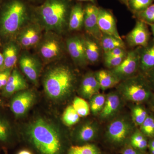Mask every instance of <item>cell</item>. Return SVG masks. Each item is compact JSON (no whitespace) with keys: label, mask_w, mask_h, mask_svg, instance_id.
I'll return each mask as SVG.
<instances>
[{"label":"cell","mask_w":154,"mask_h":154,"mask_svg":"<svg viewBox=\"0 0 154 154\" xmlns=\"http://www.w3.org/2000/svg\"><path fill=\"white\" fill-rule=\"evenodd\" d=\"M141 126L143 134L149 137H154V118L152 116H148Z\"/></svg>","instance_id":"cell-34"},{"label":"cell","mask_w":154,"mask_h":154,"mask_svg":"<svg viewBox=\"0 0 154 154\" xmlns=\"http://www.w3.org/2000/svg\"><path fill=\"white\" fill-rule=\"evenodd\" d=\"M28 85L23 75L17 68L13 69L8 82L3 88L2 95L9 97L20 91L27 90Z\"/></svg>","instance_id":"cell-14"},{"label":"cell","mask_w":154,"mask_h":154,"mask_svg":"<svg viewBox=\"0 0 154 154\" xmlns=\"http://www.w3.org/2000/svg\"><path fill=\"white\" fill-rule=\"evenodd\" d=\"M13 96L10 107L17 117H22L26 114L34 104L36 99L35 93L28 89L18 92Z\"/></svg>","instance_id":"cell-9"},{"label":"cell","mask_w":154,"mask_h":154,"mask_svg":"<svg viewBox=\"0 0 154 154\" xmlns=\"http://www.w3.org/2000/svg\"><path fill=\"white\" fill-rule=\"evenodd\" d=\"M96 79L102 90L112 88L119 83L120 79L111 71L102 70L95 74Z\"/></svg>","instance_id":"cell-21"},{"label":"cell","mask_w":154,"mask_h":154,"mask_svg":"<svg viewBox=\"0 0 154 154\" xmlns=\"http://www.w3.org/2000/svg\"><path fill=\"white\" fill-rule=\"evenodd\" d=\"M85 19V10L82 6L77 4L71 9L69 16L68 29L69 30H79L83 27Z\"/></svg>","instance_id":"cell-20"},{"label":"cell","mask_w":154,"mask_h":154,"mask_svg":"<svg viewBox=\"0 0 154 154\" xmlns=\"http://www.w3.org/2000/svg\"><path fill=\"white\" fill-rule=\"evenodd\" d=\"M29 1H33V2H35V1H37V0H29Z\"/></svg>","instance_id":"cell-50"},{"label":"cell","mask_w":154,"mask_h":154,"mask_svg":"<svg viewBox=\"0 0 154 154\" xmlns=\"http://www.w3.org/2000/svg\"><path fill=\"white\" fill-rule=\"evenodd\" d=\"M123 154H138L137 152L132 148H128L124 150Z\"/></svg>","instance_id":"cell-41"},{"label":"cell","mask_w":154,"mask_h":154,"mask_svg":"<svg viewBox=\"0 0 154 154\" xmlns=\"http://www.w3.org/2000/svg\"><path fill=\"white\" fill-rule=\"evenodd\" d=\"M149 26H150L151 28L152 32L153 35V42H154V24H149Z\"/></svg>","instance_id":"cell-45"},{"label":"cell","mask_w":154,"mask_h":154,"mask_svg":"<svg viewBox=\"0 0 154 154\" xmlns=\"http://www.w3.org/2000/svg\"><path fill=\"white\" fill-rule=\"evenodd\" d=\"M146 79L151 88H154V67L144 74Z\"/></svg>","instance_id":"cell-38"},{"label":"cell","mask_w":154,"mask_h":154,"mask_svg":"<svg viewBox=\"0 0 154 154\" xmlns=\"http://www.w3.org/2000/svg\"><path fill=\"white\" fill-rule=\"evenodd\" d=\"M101 45L104 53L112 50L116 48L120 47L125 48V45L122 39H119L114 36L103 34L101 40Z\"/></svg>","instance_id":"cell-24"},{"label":"cell","mask_w":154,"mask_h":154,"mask_svg":"<svg viewBox=\"0 0 154 154\" xmlns=\"http://www.w3.org/2000/svg\"><path fill=\"white\" fill-rule=\"evenodd\" d=\"M145 138L144 135L140 132H136L131 137V143L132 146H134L138 143Z\"/></svg>","instance_id":"cell-39"},{"label":"cell","mask_w":154,"mask_h":154,"mask_svg":"<svg viewBox=\"0 0 154 154\" xmlns=\"http://www.w3.org/2000/svg\"><path fill=\"white\" fill-rule=\"evenodd\" d=\"M44 32V28L33 17V19L20 31L16 40L21 49L28 50L36 47Z\"/></svg>","instance_id":"cell-7"},{"label":"cell","mask_w":154,"mask_h":154,"mask_svg":"<svg viewBox=\"0 0 154 154\" xmlns=\"http://www.w3.org/2000/svg\"><path fill=\"white\" fill-rule=\"evenodd\" d=\"M70 11L68 0H45L36 8L33 15L45 31H52L61 35L68 29Z\"/></svg>","instance_id":"cell-3"},{"label":"cell","mask_w":154,"mask_h":154,"mask_svg":"<svg viewBox=\"0 0 154 154\" xmlns=\"http://www.w3.org/2000/svg\"><path fill=\"white\" fill-rule=\"evenodd\" d=\"M4 69V58L2 54L0 52V71Z\"/></svg>","instance_id":"cell-42"},{"label":"cell","mask_w":154,"mask_h":154,"mask_svg":"<svg viewBox=\"0 0 154 154\" xmlns=\"http://www.w3.org/2000/svg\"><path fill=\"white\" fill-rule=\"evenodd\" d=\"M79 1H88V2H91L92 3L95 2V0H77Z\"/></svg>","instance_id":"cell-48"},{"label":"cell","mask_w":154,"mask_h":154,"mask_svg":"<svg viewBox=\"0 0 154 154\" xmlns=\"http://www.w3.org/2000/svg\"><path fill=\"white\" fill-rule=\"evenodd\" d=\"M5 105V103L3 102V100L0 98V106H4Z\"/></svg>","instance_id":"cell-47"},{"label":"cell","mask_w":154,"mask_h":154,"mask_svg":"<svg viewBox=\"0 0 154 154\" xmlns=\"http://www.w3.org/2000/svg\"><path fill=\"white\" fill-rule=\"evenodd\" d=\"M136 15L138 18V20L144 22L148 25L154 24V3Z\"/></svg>","instance_id":"cell-32"},{"label":"cell","mask_w":154,"mask_h":154,"mask_svg":"<svg viewBox=\"0 0 154 154\" xmlns=\"http://www.w3.org/2000/svg\"><path fill=\"white\" fill-rule=\"evenodd\" d=\"M18 61L22 72L31 82L38 85L43 63L40 58L24 50L19 56Z\"/></svg>","instance_id":"cell-8"},{"label":"cell","mask_w":154,"mask_h":154,"mask_svg":"<svg viewBox=\"0 0 154 154\" xmlns=\"http://www.w3.org/2000/svg\"><path fill=\"white\" fill-rule=\"evenodd\" d=\"M0 2H1V0H0Z\"/></svg>","instance_id":"cell-52"},{"label":"cell","mask_w":154,"mask_h":154,"mask_svg":"<svg viewBox=\"0 0 154 154\" xmlns=\"http://www.w3.org/2000/svg\"><path fill=\"white\" fill-rule=\"evenodd\" d=\"M154 2V0H128L127 7L136 15L153 4Z\"/></svg>","instance_id":"cell-27"},{"label":"cell","mask_w":154,"mask_h":154,"mask_svg":"<svg viewBox=\"0 0 154 154\" xmlns=\"http://www.w3.org/2000/svg\"><path fill=\"white\" fill-rule=\"evenodd\" d=\"M99 8L92 4H88L85 10L84 25L86 32L97 40L100 41L103 33L99 29L98 23Z\"/></svg>","instance_id":"cell-12"},{"label":"cell","mask_w":154,"mask_h":154,"mask_svg":"<svg viewBox=\"0 0 154 154\" xmlns=\"http://www.w3.org/2000/svg\"><path fill=\"white\" fill-rule=\"evenodd\" d=\"M28 139L41 154H61L62 143L60 133L53 124L43 118L36 119L26 129Z\"/></svg>","instance_id":"cell-2"},{"label":"cell","mask_w":154,"mask_h":154,"mask_svg":"<svg viewBox=\"0 0 154 154\" xmlns=\"http://www.w3.org/2000/svg\"><path fill=\"white\" fill-rule=\"evenodd\" d=\"M125 49L122 48L118 47L112 49V50L105 53V56L106 57H120L124 56L127 54Z\"/></svg>","instance_id":"cell-37"},{"label":"cell","mask_w":154,"mask_h":154,"mask_svg":"<svg viewBox=\"0 0 154 154\" xmlns=\"http://www.w3.org/2000/svg\"><path fill=\"white\" fill-rule=\"evenodd\" d=\"M85 47L88 62L94 63L98 61L100 52L99 45L96 42L89 38H85Z\"/></svg>","instance_id":"cell-23"},{"label":"cell","mask_w":154,"mask_h":154,"mask_svg":"<svg viewBox=\"0 0 154 154\" xmlns=\"http://www.w3.org/2000/svg\"><path fill=\"white\" fill-rule=\"evenodd\" d=\"M90 109L93 113L97 114L102 111L104 105L105 99V96L102 94H97L91 98Z\"/></svg>","instance_id":"cell-31"},{"label":"cell","mask_w":154,"mask_h":154,"mask_svg":"<svg viewBox=\"0 0 154 154\" xmlns=\"http://www.w3.org/2000/svg\"><path fill=\"white\" fill-rule=\"evenodd\" d=\"M67 154H100L96 146L92 144L72 146Z\"/></svg>","instance_id":"cell-30"},{"label":"cell","mask_w":154,"mask_h":154,"mask_svg":"<svg viewBox=\"0 0 154 154\" xmlns=\"http://www.w3.org/2000/svg\"><path fill=\"white\" fill-rule=\"evenodd\" d=\"M96 134V129L93 124L87 123L83 125L79 131L78 138L80 141L87 142L93 140Z\"/></svg>","instance_id":"cell-25"},{"label":"cell","mask_w":154,"mask_h":154,"mask_svg":"<svg viewBox=\"0 0 154 154\" xmlns=\"http://www.w3.org/2000/svg\"><path fill=\"white\" fill-rule=\"evenodd\" d=\"M72 105L80 117H85L90 114L91 110L90 105L82 98H75Z\"/></svg>","instance_id":"cell-29"},{"label":"cell","mask_w":154,"mask_h":154,"mask_svg":"<svg viewBox=\"0 0 154 154\" xmlns=\"http://www.w3.org/2000/svg\"><path fill=\"white\" fill-rule=\"evenodd\" d=\"M21 49L16 40H11L6 42L2 54L4 58V69L14 68L19 60Z\"/></svg>","instance_id":"cell-17"},{"label":"cell","mask_w":154,"mask_h":154,"mask_svg":"<svg viewBox=\"0 0 154 154\" xmlns=\"http://www.w3.org/2000/svg\"><path fill=\"white\" fill-rule=\"evenodd\" d=\"M120 100L118 95L115 94H109L105 100V105L101 112L102 118H106L113 115L118 109Z\"/></svg>","instance_id":"cell-22"},{"label":"cell","mask_w":154,"mask_h":154,"mask_svg":"<svg viewBox=\"0 0 154 154\" xmlns=\"http://www.w3.org/2000/svg\"><path fill=\"white\" fill-rule=\"evenodd\" d=\"M150 33L146 24L138 20L134 28L126 36V41L131 47H145L149 45Z\"/></svg>","instance_id":"cell-13"},{"label":"cell","mask_w":154,"mask_h":154,"mask_svg":"<svg viewBox=\"0 0 154 154\" xmlns=\"http://www.w3.org/2000/svg\"><path fill=\"white\" fill-rule=\"evenodd\" d=\"M13 69H7L0 71V89H3L5 86Z\"/></svg>","instance_id":"cell-36"},{"label":"cell","mask_w":154,"mask_h":154,"mask_svg":"<svg viewBox=\"0 0 154 154\" xmlns=\"http://www.w3.org/2000/svg\"><path fill=\"white\" fill-rule=\"evenodd\" d=\"M148 116L146 111L141 106H136L133 110V119L134 123L137 125H141Z\"/></svg>","instance_id":"cell-33"},{"label":"cell","mask_w":154,"mask_h":154,"mask_svg":"<svg viewBox=\"0 0 154 154\" xmlns=\"http://www.w3.org/2000/svg\"><path fill=\"white\" fill-rule=\"evenodd\" d=\"M33 17L22 0H8L0 8V37L7 42L16 40L20 31Z\"/></svg>","instance_id":"cell-1"},{"label":"cell","mask_w":154,"mask_h":154,"mask_svg":"<svg viewBox=\"0 0 154 154\" xmlns=\"http://www.w3.org/2000/svg\"><path fill=\"white\" fill-rule=\"evenodd\" d=\"M119 89L127 99L133 102H144L152 96L151 88L143 75L125 80L120 85Z\"/></svg>","instance_id":"cell-6"},{"label":"cell","mask_w":154,"mask_h":154,"mask_svg":"<svg viewBox=\"0 0 154 154\" xmlns=\"http://www.w3.org/2000/svg\"><path fill=\"white\" fill-rule=\"evenodd\" d=\"M150 150L151 154H154V149H150Z\"/></svg>","instance_id":"cell-49"},{"label":"cell","mask_w":154,"mask_h":154,"mask_svg":"<svg viewBox=\"0 0 154 154\" xmlns=\"http://www.w3.org/2000/svg\"><path fill=\"white\" fill-rule=\"evenodd\" d=\"M35 48L37 55L45 64L58 61L64 54V44L61 36L52 31H45Z\"/></svg>","instance_id":"cell-5"},{"label":"cell","mask_w":154,"mask_h":154,"mask_svg":"<svg viewBox=\"0 0 154 154\" xmlns=\"http://www.w3.org/2000/svg\"><path fill=\"white\" fill-rule=\"evenodd\" d=\"M149 145L150 149H154V139L150 141Z\"/></svg>","instance_id":"cell-44"},{"label":"cell","mask_w":154,"mask_h":154,"mask_svg":"<svg viewBox=\"0 0 154 154\" xmlns=\"http://www.w3.org/2000/svg\"><path fill=\"white\" fill-rule=\"evenodd\" d=\"M154 67V42L145 47L140 48L139 69L145 74Z\"/></svg>","instance_id":"cell-19"},{"label":"cell","mask_w":154,"mask_h":154,"mask_svg":"<svg viewBox=\"0 0 154 154\" xmlns=\"http://www.w3.org/2000/svg\"><path fill=\"white\" fill-rule=\"evenodd\" d=\"M66 48L75 63L80 66L88 63L85 54V38L82 36H72L67 39Z\"/></svg>","instance_id":"cell-11"},{"label":"cell","mask_w":154,"mask_h":154,"mask_svg":"<svg viewBox=\"0 0 154 154\" xmlns=\"http://www.w3.org/2000/svg\"><path fill=\"white\" fill-rule=\"evenodd\" d=\"M153 106L154 107V101H153Z\"/></svg>","instance_id":"cell-51"},{"label":"cell","mask_w":154,"mask_h":154,"mask_svg":"<svg viewBox=\"0 0 154 154\" xmlns=\"http://www.w3.org/2000/svg\"><path fill=\"white\" fill-rule=\"evenodd\" d=\"M147 145V141L146 139L145 138L144 139L141 141L140 142L136 144L135 145L134 147L136 148L139 149L143 150H145L146 148Z\"/></svg>","instance_id":"cell-40"},{"label":"cell","mask_w":154,"mask_h":154,"mask_svg":"<svg viewBox=\"0 0 154 154\" xmlns=\"http://www.w3.org/2000/svg\"><path fill=\"white\" fill-rule=\"evenodd\" d=\"M126 55L120 57L105 56V63L107 67L114 69L119 66L124 60Z\"/></svg>","instance_id":"cell-35"},{"label":"cell","mask_w":154,"mask_h":154,"mask_svg":"<svg viewBox=\"0 0 154 154\" xmlns=\"http://www.w3.org/2000/svg\"><path fill=\"white\" fill-rule=\"evenodd\" d=\"M130 130L129 125L122 119H117L110 125L107 129L109 138L115 143H120L126 138Z\"/></svg>","instance_id":"cell-16"},{"label":"cell","mask_w":154,"mask_h":154,"mask_svg":"<svg viewBox=\"0 0 154 154\" xmlns=\"http://www.w3.org/2000/svg\"><path fill=\"white\" fill-rule=\"evenodd\" d=\"M140 66V48L127 53L124 60L111 72L119 79L134 74Z\"/></svg>","instance_id":"cell-10"},{"label":"cell","mask_w":154,"mask_h":154,"mask_svg":"<svg viewBox=\"0 0 154 154\" xmlns=\"http://www.w3.org/2000/svg\"><path fill=\"white\" fill-rule=\"evenodd\" d=\"M17 154H33V153L28 150L24 149L18 152Z\"/></svg>","instance_id":"cell-43"},{"label":"cell","mask_w":154,"mask_h":154,"mask_svg":"<svg viewBox=\"0 0 154 154\" xmlns=\"http://www.w3.org/2000/svg\"><path fill=\"white\" fill-rule=\"evenodd\" d=\"M98 23L99 29L103 34L122 39L117 30L115 19L110 11L105 9L99 8Z\"/></svg>","instance_id":"cell-15"},{"label":"cell","mask_w":154,"mask_h":154,"mask_svg":"<svg viewBox=\"0 0 154 154\" xmlns=\"http://www.w3.org/2000/svg\"><path fill=\"white\" fill-rule=\"evenodd\" d=\"M101 89L99 82L94 74L88 73L83 78L80 87L81 95L85 98H91L98 94Z\"/></svg>","instance_id":"cell-18"},{"label":"cell","mask_w":154,"mask_h":154,"mask_svg":"<svg viewBox=\"0 0 154 154\" xmlns=\"http://www.w3.org/2000/svg\"><path fill=\"white\" fill-rule=\"evenodd\" d=\"M13 135V130L10 122L0 116V142L7 143L10 142Z\"/></svg>","instance_id":"cell-26"},{"label":"cell","mask_w":154,"mask_h":154,"mask_svg":"<svg viewBox=\"0 0 154 154\" xmlns=\"http://www.w3.org/2000/svg\"><path fill=\"white\" fill-rule=\"evenodd\" d=\"M80 117L72 105H70L64 111L62 120L64 124L67 126H72L79 121Z\"/></svg>","instance_id":"cell-28"},{"label":"cell","mask_w":154,"mask_h":154,"mask_svg":"<svg viewBox=\"0 0 154 154\" xmlns=\"http://www.w3.org/2000/svg\"><path fill=\"white\" fill-rule=\"evenodd\" d=\"M119 1H120L121 2L124 4V5H125L127 6V7L128 0H119Z\"/></svg>","instance_id":"cell-46"},{"label":"cell","mask_w":154,"mask_h":154,"mask_svg":"<svg viewBox=\"0 0 154 154\" xmlns=\"http://www.w3.org/2000/svg\"><path fill=\"white\" fill-rule=\"evenodd\" d=\"M75 77L68 66L55 63L49 66L43 75L45 92L49 98L58 101L71 93L74 86Z\"/></svg>","instance_id":"cell-4"}]
</instances>
